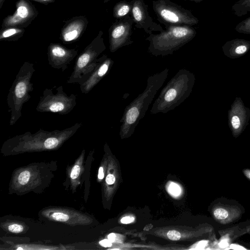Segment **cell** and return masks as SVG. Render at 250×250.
<instances>
[{"mask_svg": "<svg viewBox=\"0 0 250 250\" xmlns=\"http://www.w3.org/2000/svg\"><path fill=\"white\" fill-rule=\"evenodd\" d=\"M96 68L80 83V89L83 93H88L109 72L114 61L104 55Z\"/></svg>", "mask_w": 250, "mask_h": 250, "instance_id": "obj_10", "label": "cell"}, {"mask_svg": "<svg viewBox=\"0 0 250 250\" xmlns=\"http://www.w3.org/2000/svg\"><path fill=\"white\" fill-rule=\"evenodd\" d=\"M77 54L75 50L67 49L60 45H51L48 52L49 64L54 68L64 71Z\"/></svg>", "mask_w": 250, "mask_h": 250, "instance_id": "obj_11", "label": "cell"}, {"mask_svg": "<svg viewBox=\"0 0 250 250\" xmlns=\"http://www.w3.org/2000/svg\"><path fill=\"white\" fill-rule=\"evenodd\" d=\"M234 14L242 17L250 12V0H238L232 6Z\"/></svg>", "mask_w": 250, "mask_h": 250, "instance_id": "obj_14", "label": "cell"}, {"mask_svg": "<svg viewBox=\"0 0 250 250\" xmlns=\"http://www.w3.org/2000/svg\"><path fill=\"white\" fill-rule=\"evenodd\" d=\"M249 175V178H250V172H249V175Z\"/></svg>", "mask_w": 250, "mask_h": 250, "instance_id": "obj_36", "label": "cell"}, {"mask_svg": "<svg viewBox=\"0 0 250 250\" xmlns=\"http://www.w3.org/2000/svg\"><path fill=\"white\" fill-rule=\"evenodd\" d=\"M234 29L240 33L250 34V17L238 23Z\"/></svg>", "mask_w": 250, "mask_h": 250, "instance_id": "obj_16", "label": "cell"}, {"mask_svg": "<svg viewBox=\"0 0 250 250\" xmlns=\"http://www.w3.org/2000/svg\"><path fill=\"white\" fill-rule=\"evenodd\" d=\"M228 245V242L226 240H222L220 243V247L221 248H225Z\"/></svg>", "mask_w": 250, "mask_h": 250, "instance_id": "obj_33", "label": "cell"}, {"mask_svg": "<svg viewBox=\"0 0 250 250\" xmlns=\"http://www.w3.org/2000/svg\"><path fill=\"white\" fill-rule=\"evenodd\" d=\"M168 72V68H165L160 72L149 76L145 89L126 106L120 121L122 124L120 135L122 138L128 137L133 133L158 90L162 87Z\"/></svg>", "mask_w": 250, "mask_h": 250, "instance_id": "obj_1", "label": "cell"}, {"mask_svg": "<svg viewBox=\"0 0 250 250\" xmlns=\"http://www.w3.org/2000/svg\"><path fill=\"white\" fill-rule=\"evenodd\" d=\"M101 31L96 38L87 46L79 56L74 67V70L67 81V83L80 84L99 63L98 57L106 48Z\"/></svg>", "mask_w": 250, "mask_h": 250, "instance_id": "obj_6", "label": "cell"}, {"mask_svg": "<svg viewBox=\"0 0 250 250\" xmlns=\"http://www.w3.org/2000/svg\"><path fill=\"white\" fill-rule=\"evenodd\" d=\"M194 81L192 73L180 69L161 91L150 109L151 114H166L177 107L190 95Z\"/></svg>", "mask_w": 250, "mask_h": 250, "instance_id": "obj_2", "label": "cell"}, {"mask_svg": "<svg viewBox=\"0 0 250 250\" xmlns=\"http://www.w3.org/2000/svg\"><path fill=\"white\" fill-rule=\"evenodd\" d=\"M81 27L76 24H70L63 32V40L69 42L78 38L82 30Z\"/></svg>", "mask_w": 250, "mask_h": 250, "instance_id": "obj_15", "label": "cell"}, {"mask_svg": "<svg viewBox=\"0 0 250 250\" xmlns=\"http://www.w3.org/2000/svg\"><path fill=\"white\" fill-rule=\"evenodd\" d=\"M131 16L135 27L143 29L148 34L164 30L160 24L154 22L149 14L148 5L144 0H132Z\"/></svg>", "mask_w": 250, "mask_h": 250, "instance_id": "obj_9", "label": "cell"}, {"mask_svg": "<svg viewBox=\"0 0 250 250\" xmlns=\"http://www.w3.org/2000/svg\"><path fill=\"white\" fill-rule=\"evenodd\" d=\"M20 31V30L16 28H9L5 30L1 35V38H7L15 35Z\"/></svg>", "mask_w": 250, "mask_h": 250, "instance_id": "obj_21", "label": "cell"}, {"mask_svg": "<svg viewBox=\"0 0 250 250\" xmlns=\"http://www.w3.org/2000/svg\"><path fill=\"white\" fill-rule=\"evenodd\" d=\"M167 235L168 238L172 240H178L181 238V234L179 232L175 230H169Z\"/></svg>", "mask_w": 250, "mask_h": 250, "instance_id": "obj_23", "label": "cell"}, {"mask_svg": "<svg viewBox=\"0 0 250 250\" xmlns=\"http://www.w3.org/2000/svg\"><path fill=\"white\" fill-rule=\"evenodd\" d=\"M134 21L129 15L124 18L118 19L109 29V48L112 53L119 49L131 44L132 26Z\"/></svg>", "mask_w": 250, "mask_h": 250, "instance_id": "obj_8", "label": "cell"}, {"mask_svg": "<svg viewBox=\"0 0 250 250\" xmlns=\"http://www.w3.org/2000/svg\"><path fill=\"white\" fill-rule=\"evenodd\" d=\"M8 229L13 233H20L23 231V227L21 225L14 224L9 225L8 227Z\"/></svg>", "mask_w": 250, "mask_h": 250, "instance_id": "obj_22", "label": "cell"}, {"mask_svg": "<svg viewBox=\"0 0 250 250\" xmlns=\"http://www.w3.org/2000/svg\"><path fill=\"white\" fill-rule=\"evenodd\" d=\"M207 241H202L199 242L196 246L195 248L196 249H202L206 245Z\"/></svg>", "mask_w": 250, "mask_h": 250, "instance_id": "obj_29", "label": "cell"}, {"mask_svg": "<svg viewBox=\"0 0 250 250\" xmlns=\"http://www.w3.org/2000/svg\"><path fill=\"white\" fill-rule=\"evenodd\" d=\"M98 177V178L101 180L103 179L104 177V170L102 167L99 168Z\"/></svg>", "mask_w": 250, "mask_h": 250, "instance_id": "obj_30", "label": "cell"}, {"mask_svg": "<svg viewBox=\"0 0 250 250\" xmlns=\"http://www.w3.org/2000/svg\"><path fill=\"white\" fill-rule=\"evenodd\" d=\"M215 217L218 220H224L228 216V212L224 208H216L213 212Z\"/></svg>", "mask_w": 250, "mask_h": 250, "instance_id": "obj_19", "label": "cell"}, {"mask_svg": "<svg viewBox=\"0 0 250 250\" xmlns=\"http://www.w3.org/2000/svg\"><path fill=\"white\" fill-rule=\"evenodd\" d=\"M152 7L158 21L166 28L172 25L192 26L199 22L198 19L190 10L170 0H153Z\"/></svg>", "mask_w": 250, "mask_h": 250, "instance_id": "obj_5", "label": "cell"}, {"mask_svg": "<svg viewBox=\"0 0 250 250\" xmlns=\"http://www.w3.org/2000/svg\"><path fill=\"white\" fill-rule=\"evenodd\" d=\"M132 6L131 1L123 0L117 3L113 9L114 17L117 19H120L130 15Z\"/></svg>", "mask_w": 250, "mask_h": 250, "instance_id": "obj_12", "label": "cell"}, {"mask_svg": "<svg viewBox=\"0 0 250 250\" xmlns=\"http://www.w3.org/2000/svg\"><path fill=\"white\" fill-rule=\"evenodd\" d=\"M105 181L107 184L111 185L113 184L115 181V178L112 174H108L106 177Z\"/></svg>", "mask_w": 250, "mask_h": 250, "instance_id": "obj_28", "label": "cell"}, {"mask_svg": "<svg viewBox=\"0 0 250 250\" xmlns=\"http://www.w3.org/2000/svg\"><path fill=\"white\" fill-rule=\"evenodd\" d=\"M78 215L74 213H68L64 210L54 209L48 211L46 215L48 218L55 221L63 222L70 221L71 222H73L71 219H74V216H78Z\"/></svg>", "mask_w": 250, "mask_h": 250, "instance_id": "obj_13", "label": "cell"}, {"mask_svg": "<svg viewBox=\"0 0 250 250\" xmlns=\"http://www.w3.org/2000/svg\"><path fill=\"white\" fill-rule=\"evenodd\" d=\"M29 15V11L28 8L23 5H19L17 10L16 17L24 19L27 18Z\"/></svg>", "mask_w": 250, "mask_h": 250, "instance_id": "obj_17", "label": "cell"}, {"mask_svg": "<svg viewBox=\"0 0 250 250\" xmlns=\"http://www.w3.org/2000/svg\"><path fill=\"white\" fill-rule=\"evenodd\" d=\"M192 0V1H195V2H200L201 1H202L203 0Z\"/></svg>", "mask_w": 250, "mask_h": 250, "instance_id": "obj_34", "label": "cell"}, {"mask_svg": "<svg viewBox=\"0 0 250 250\" xmlns=\"http://www.w3.org/2000/svg\"><path fill=\"white\" fill-rule=\"evenodd\" d=\"M100 244L104 247H110L112 246V242L108 239H104L99 242Z\"/></svg>", "mask_w": 250, "mask_h": 250, "instance_id": "obj_27", "label": "cell"}, {"mask_svg": "<svg viewBox=\"0 0 250 250\" xmlns=\"http://www.w3.org/2000/svg\"><path fill=\"white\" fill-rule=\"evenodd\" d=\"M30 177V172L27 170H24L20 174L18 177L19 182L22 185H25L28 182Z\"/></svg>", "mask_w": 250, "mask_h": 250, "instance_id": "obj_20", "label": "cell"}, {"mask_svg": "<svg viewBox=\"0 0 250 250\" xmlns=\"http://www.w3.org/2000/svg\"><path fill=\"white\" fill-rule=\"evenodd\" d=\"M230 248L231 249H234V250H243V249H245L244 248H243V247L240 246V245H236V244H231L230 246Z\"/></svg>", "mask_w": 250, "mask_h": 250, "instance_id": "obj_31", "label": "cell"}, {"mask_svg": "<svg viewBox=\"0 0 250 250\" xmlns=\"http://www.w3.org/2000/svg\"><path fill=\"white\" fill-rule=\"evenodd\" d=\"M196 31L188 25H172L158 34L150 33L146 40L149 42L148 52L153 56L165 57L173 53L191 41Z\"/></svg>", "mask_w": 250, "mask_h": 250, "instance_id": "obj_3", "label": "cell"}, {"mask_svg": "<svg viewBox=\"0 0 250 250\" xmlns=\"http://www.w3.org/2000/svg\"><path fill=\"white\" fill-rule=\"evenodd\" d=\"M54 94L51 89L45 88L37 106L36 110L41 112H50L60 114L70 112L76 104V97L74 94L67 95L63 91L62 86L56 88Z\"/></svg>", "mask_w": 250, "mask_h": 250, "instance_id": "obj_7", "label": "cell"}, {"mask_svg": "<svg viewBox=\"0 0 250 250\" xmlns=\"http://www.w3.org/2000/svg\"><path fill=\"white\" fill-rule=\"evenodd\" d=\"M43 0V1H45V0Z\"/></svg>", "mask_w": 250, "mask_h": 250, "instance_id": "obj_37", "label": "cell"}, {"mask_svg": "<svg viewBox=\"0 0 250 250\" xmlns=\"http://www.w3.org/2000/svg\"><path fill=\"white\" fill-rule=\"evenodd\" d=\"M80 172V167L79 165H75L72 168L70 174V177L72 179H76Z\"/></svg>", "mask_w": 250, "mask_h": 250, "instance_id": "obj_24", "label": "cell"}, {"mask_svg": "<svg viewBox=\"0 0 250 250\" xmlns=\"http://www.w3.org/2000/svg\"><path fill=\"white\" fill-rule=\"evenodd\" d=\"M231 125L235 129H237L240 125V119L237 116H234L231 119Z\"/></svg>", "mask_w": 250, "mask_h": 250, "instance_id": "obj_25", "label": "cell"}, {"mask_svg": "<svg viewBox=\"0 0 250 250\" xmlns=\"http://www.w3.org/2000/svg\"><path fill=\"white\" fill-rule=\"evenodd\" d=\"M134 218L132 216H125L122 218L121 220V222L123 224H129L133 222Z\"/></svg>", "mask_w": 250, "mask_h": 250, "instance_id": "obj_26", "label": "cell"}, {"mask_svg": "<svg viewBox=\"0 0 250 250\" xmlns=\"http://www.w3.org/2000/svg\"><path fill=\"white\" fill-rule=\"evenodd\" d=\"M17 250H23V249L21 247H19L18 248H17Z\"/></svg>", "mask_w": 250, "mask_h": 250, "instance_id": "obj_35", "label": "cell"}, {"mask_svg": "<svg viewBox=\"0 0 250 250\" xmlns=\"http://www.w3.org/2000/svg\"><path fill=\"white\" fill-rule=\"evenodd\" d=\"M35 71L33 63L25 62L9 90L7 101L9 111L11 113L10 125L15 124L21 118L23 105L31 98L29 93L33 90L31 78Z\"/></svg>", "mask_w": 250, "mask_h": 250, "instance_id": "obj_4", "label": "cell"}, {"mask_svg": "<svg viewBox=\"0 0 250 250\" xmlns=\"http://www.w3.org/2000/svg\"><path fill=\"white\" fill-rule=\"evenodd\" d=\"M167 189L168 192L174 196H178L181 191L179 186L173 182H170L167 186Z\"/></svg>", "mask_w": 250, "mask_h": 250, "instance_id": "obj_18", "label": "cell"}, {"mask_svg": "<svg viewBox=\"0 0 250 250\" xmlns=\"http://www.w3.org/2000/svg\"><path fill=\"white\" fill-rule=\"evenodd\" d=\"M108 239L111 242H114L115 240V238H116V235L115 234L113 233H111L110 234H109L108 235Z\"/></svg>", "mask_w": 250, "mask_h": 250, "instance_id": "obj_32", "label": "cell"}]
</instances>
